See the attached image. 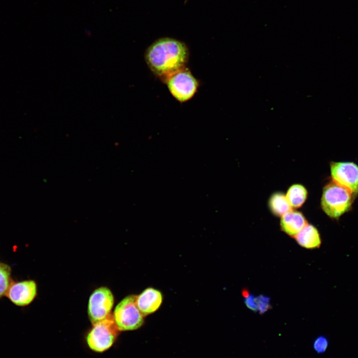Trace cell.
<instances>
[{"instance_id": "obj_1", "label": "cell", "mask_w": 358, "mask_h": 358, "mask_svg": "<svg viewBox=\"0 0 358 358\" xmlns=\"http://www.w3.org/2000/svg\"><path fill=\"white\" fill-rule=\"evenodd\" d=\"M188 58L184 43L172 38L159 39L147 49L145 58L151 70L165 81L185 67Z\"/></svg>"}, {"instance_id": "obj_2", "label": "cell", "mask_w": 358, "mask_h": 358, "mask_svg": "<svg viewBox=\"0 0 358 358\" xmlns=\"http://www.w3.org/2000/svg\"><path fill=\"white\" fill-rule=\"evenodd\" d=\"M354 195L348 189L332 181L323 189L322 208L330 218L337 219L350 209Z\"/></svg>"}, {"instance_id": "obj_3", "label": "cell", "mask_w": 358, "mask_h": 358, "mask_svg": "<svg viewBox=\"0 0 358 358\" xmlns=\"http://www.w3.org/2000/svg\"><path fill=\"white\" fill-rule=\"evenodd\" d=\"M119 329L113 315L94 324L87 337L89 347L96 352H103L110 348L117 338Z\"/></svg>"}, {"instance_id": "obj_4", "label": "cell", "mask_w": 358, "mask_h": 358, "mask_svg": "<svg viewBox=\"0 0 358 358\" xmlns=\"http://www.w3.org/2000/svg\"><path fill=\"white\" fill-rule=\"evenodd\" d=\"M136 296H126L115 308L113 317L119 331L136 330L144 323V316L137 306Z\"/></svg>"}, {"instance_id": "obj_5", "label": "cell", "mask_w": 358, "mask_h": 358, "mask_svg": "<svg viewBox=\"0 0 358 358\" xmlns=\"http://www.w3.org/2000/svg\"><path fill=\"white\" fill-rule=\"evenodd\" d=\"M164 82L172 95L180 102L191 98L198 87L197 80L185 67L169 77Z\"/></svg>"}, {"instance_id": "obj_6", "label": "cell", "mask_w": 358, "mask_h": 358, "mask_svg": "<svg viewBox=\"0 0 358 358\" xmlns=\"http://www.w3.org/2000/svg\"><path fill=\"white\" fill-rule=\"evenodd\" d=\"M114 297L109 289L100 287L90 295L88 304V315L93 324L111 315Z\"/></svg>"}, {"instance_id": "obj_7", "label": "cell", "mask_w": 358, "mask_h": 358, "mask_svg": "<svg viewBox=\"0 0 358 358\" xmlns=\"http://www.w3.org/2000/svg\"><path fill=\"white\" fill-rule=\"evenodd\" d=\"M332 181L353 193L358 192V166L350 162H333L330 165Z\"/></svg>"}, {"instance_id": "obj_8", "label": "cell", "mask_w": 358, "mask_h": 358, "mask_svg": "<svg viewBox=\"0 0 358 358\" xmlns=\"http://www.w3.org/2000/svg\"><path fill=\"white\" fill-rule=\"evenodd\" d=\"M36 284L33 280L18 282L11 285L6 293L7 297L18 306H26L30 303L36 295Z\"/></svg>"}, {"instance_id": "obj_9", "label": "cell", "mask_w": 358, "mask_h": 358, "mask_svg": "<svg viewBox=\"0 0 358 358\" xmlns=\"http://www.w3.org/2000/svg\"><path fill=\"white\" fill-rule=\"evenodd\" d=\"M163 302V295L160 291L148 287L136 296L137 306L144 316L156 311Z\"/></svg>"}, {"instance_id": "obj_10", "label": "cell", "mask_w": 358, "mask_h": 358, "mask_svg": "<svg viewBox=\"0 0 358 358\" xmlns=\"http://www.w3.org/2000/svg\"><path fill=\"white\" fill-rule=\"evenodd\" d=\"M307 224L301 212L292 210L283 215L280 222L282 231L293 238Z\"/></svg>"}, {"instance_id": "obj_11", "label": "cell", "mask_w": 358, "mask_h": 358, "mask_svg": "<svg viewBox=\"0 0 358 358\" xmlns=\"http://www.w3.org/2000/svg\"><path fill=\"white\" fill-rule=\"evenodd\" d=\"M294 238L300 246L306 249L318 248L322 242L317 229L309 224L304 227Z\"/></svg>"}, {"instance_id": "obj_12", "label": "cell", "mask_w": 358, "mask_h": 358, "mask_svg": "<svg viewBox=\"0 0 358 358\" xmlns=\"http://www.w3.org/2000/svg\"><path fill=\"white\" fill-rule=\"evenodd\" d=\"M268 207L271 213L276 216H282L292 210L286 196L281 192L273 193L268 200Z\"/></svg>"}, {"instance_id": "obj_13", "label": "cell", "mask_w": 358, "mask_h": 358, "mask_svg": "<svg viewBox=\"0 0 358 358\" xmlns=\"http://www.w3.org/2000/svg\"><path fill=\"white\" fill-rule=\"evenodd\" d=\"M307 191L301 184H294L288 189L286 197L292 208L300 207L307 197Z\"/></svg>"}, {"instance_id": "obj_14", "label": "cell", "mask_w": 358, "mask_h": 358, "mask_svg": "<svg viewBox=\"0 0 358 358\" xmlns=\"http://www.w3.org/2000/svg\"><path fill=\"white\" fill-rule=\"evenodd\" d=\"M10 268L0 263V297L6 293L10 286Z\"/></svg>"}, {"instance_id": "obj_15", "label": "cell", "mask_w": 358, "mask_h": 358, "mask_svg": "<svg viewBox=\"0 0 358 358\" xmlns=\"http://www.w3.org/2000/svg\"><path fill=\"white\" fill-rule=\"evenodd\" d=\"M256 301L260 314L265 313L271 308L270 298L266 296L260 295L256 297Z\"/></svg>"}, {"instance_id": "obj_16", "label": "cell", "mask_w": 358, "mask_h": 358, "mask_svg": "<svg viewBox=\"0 0 358 358\" xmlns=\"http://www.w3.org/2000/svg\"><path fill=\"white\" fill-rule=\"evenodd\" d=\"M328 346L329 341L324 336L318 337L314 340L313 345L314 350L319 354L324 353L327 350Z\"/></svg>"}, {"instance_id": "obj_17", "label": "cell", "mask_w": 358, "mask_h": 358, "mask_svg": "<svg viewBox=\"0 0 358 358\" xmlns=\"http://www.w3.org/2000/svg\"><path fill=\"white\" fill-rule=\"evenodd\" d=\"M242 295L244 298V301L246 306L252 311H257L256 297L251 294L247 289L243 290Z\"/></svg>"}]
</instances>
